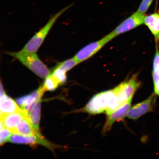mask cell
Segmentation results:
<instances>
[{"label": "cell", "mask_w": 159, "mask_h": 159, "mask_svg": "<svg viewBox=\"0 0 159 159\" xmlns=\"http://www.w3.org/2000/svg\"><path fill=\"white\" fill-rule=\"evenodd\" d=\"M13 134L30 136H35L39 133L36 132L34 129L27 115L17 126Z\"/></svg>", "instance_id": "cell-14"}, {"label": "cell", "mask_w": 159, "mask_h": 159, "mask_svg": "<svg viewBox=\"0 0 159 159\" xmlns=\"http://www.w3.org/2000/svg\"><path fill=\"white\" fill-rule=\"evenodd\" d=\"M156 96L153 93L146 100L134 105L129 111L128 118L136 120L147 113L153 111Z\"/></svg>", "instance_id": "cell-7"}, {"label": "cell", "mask_w": 159, "mask_h": 159, "mask_svg": "<svg viewBox=\"0 0 159 159\" xmlns=\"http://www.w3.org/2000/svg\"><path fill=\"white\" fill-rule=\"evenodd\" d=\"M152 75L154 93L159 97V51L157 48L154 58Z\"/></svg>", "instance_id": "cell-16"}, {"label": "cell", "mask_w": 159, "mask_h": 159, "mask_svg": "<svg viewBox=\"0 0 159 159\" xmlns=\"http://www.w3.org/2000/svg\"><path fill=\"white\" fill-rule=\"evenodd\" d=\"M138 74H135L113 89L122 105L132 99L135 92L140 88L141 83L138 79Z\"/></svg>", "instance_id": "cell-4"}, {"label": "cell", "mask_w": 159, "mask_h": 159, "mask_svg": "<svg viewBox=\"0 0 159 159\" xmlns=\"http://www.w3.org/2000/svg\"><path fill=\"white\" fill-rule=\"evenodd\" d=\"M59 85L58 81L51 74L45 79L42 87L45 91H52L55 90Z\"/></svg>", "instance_id": "cell-17"}, {"label": "cell", "mask_w": 159, "mask_h": 159, "mask_svg": "<svg viewBox=\"0 0 159 159\" xmlns=\"http://www.w3.org/2000/svg\"><path fill=\"white\" fill-rule=\"evenodd\" d=\"M9 142L18 144H39L48 148L51 143L43 138L42 135L26 136L13 134L9 139Z\"/></svg>", "instance_id": "cell-11"}, {"label": "cell", "mask_w": 159, "mask_h": 159, "mask_svg": "<svg viewBox=\"0 0 159 159\" xmlns=\"http://www.w3.org/2000/svg\"><path fill=\"white\" fill-rule=\"evenodd\" d=\"M154 0H142L137 11L142 14L146 12L152 5Z\"/></svg>", "instance_id": "cell-21"}, {"label": "cell", "mask_w": 159, "mask_h": 159, "mask_svg": "<svg viewBox=\"0 0 159 159\" xmlns=\"http://www.w3.org/2000/svg\"><path fill=\"white\" fill-rule=\"evenodd\" d=\"M79 63L75 59V57H73L72 58L59 63L55 67L62 69L66 72H67L76 66Z\"/></svg>", "instance_id": "cell-18"}, {"label": "cell", "mask_w": 159, "mask_h": 159, "mask_svg": "<svg viewBox=\"0 0 159 159\" xmlns=\"http://www.w3.org/2000/svg\"><path fill=\"white\" fill-rule=\"evenodd\" d=\"M145 14L137 11L118 25L114 30L107 35L111 40L144 23Z\"/></svg>", "instance_id": "cell-5"}, {"label": "cell", "mask_w": 159, "mask_h": 159, "mask_svg": "<svg viewBox=\"0 0 159 159\" xmlns=\"http://www.w3.org/2000/svg\"><path fill=\"white\" fill-rule=\"evenodd\" d=\"M72 4L66 6L51 18L44 27L35 34L28 42L20 52L22 53H36L44 41L46 37L58 18L65 11L70 8Z\"/></svg>", "instance_id": "cell-3"}, {"label": "cell", "mask_w": 159, "mask_h": 159, "mask_svg": "<svg viewBox=\"0 0 159 159\" xmlns=\"http://www.w3.org/2000/svg\"><path fill=\"white\" fill-rule=\"evenodd\" d=\"M66 72L63 70L55 67L51 73V75L58 81L60 85H62L67 80Z\"/></svg>", "instance_id": "cell-19"}, {"label": "cell", "mask_w": 159, "mask_h": 159, "mask_svg": "<svg viewBox=\"0 0 159 159\" xmlns=\"http://www.w3.org/2000/svg\"><path fill=\"white\" fill-rule=\"evenodd\" d=\"M113 89L102 91L92 97L83 110L91 115L109 114L122 106Z\"/></svg>", "instance_id": "cell-1"}, {"label": "cell", "mask_w": 159, "mask_h": 159, "mask_svg": "<svg viewBox=\"0 0 159 159\" xmlns=\"http://www.w3.org/2000/svg\"><path fill=\"white\" fill-rule=\"evenodd\" d=\"M13 133L11 130L7 128H3L1 129L0 132V143L1 145L8 142L10 137Z\"/></svg>", "instance_id": "cell-20"}, {"label": "cell", "mask_w": 159, "mask_h": 159, "mask_svg": "<svg viewBox=\"0 0 159 159\" xmlns=\"http://www.w3.org/2000/svg\"><path fill=\"white\" fill-rule=\"evenodd\" d=\"M132 99H130L116 110L107 114L106 123L102 129L103 134H105L110 130L115 122L122 120L126 116L130 110Z\"/></svg>", "instance_id": "cell-8"}, {"label": "cell", "mask_w": 159, "mask_h": 159, "mask_svg": "<svg viewBox=\"0 0 159 159\" xmlns=\"http://www.w3.org/2000/svg\"><path fill=\"white\" fill-rule=\"evenodd\" d=\"M1 115L12 114L22 110L14 100L5 94L2 85H1Z\"/></svg>", "instance_id": "cell-12"}, {"label": "cell", "mask_w": 159, "mask_h": 159, "mask_svg": "<svg viewBox=\"0 0 159 159\" xmlns=\"http://www.w3.org/2000/svg\"><path fill=\"white\" fill-rule=\"evenodd\" d=\"M41 101L37 103L28 112V116L34 129L36 132L39 133V125L41 117Z\"/></svg>", "instance_id": "cell-15"}, {"label": "cell", "mask_w": 159, "mask_h": 159, "mask_svg": "<svg viewBox=\"0 0 159 159\" xmlns=\"http://www.w3.org/2000/svg\"><path fill=\"white\" fill-rule=\"evenodd\" d=\"M144 24L153 35L156 43H159V10L151 14L145 16Z\"/></svg>", "instance_id": "cell-13"}, {"label": "cell", "mask_w": 159, "mask_h": 159, "mask_svg": "<svg viewBox=\"0 0 159 159\" xmlns=\"http://www.w3.org/2000/svg\"><path fill=\"white\" fill-rule=\"evenodd\" d=\"M107 35L98 41L85 46L77 52L74 57L80 63L92 57L111 41Z\"/></svg>", "instance_id": "cell-6"}, {"label": "cell", "mask_w": 159, "mask_h": 159, "mask_svg": "<svg viewBox=\"0 0 159 159\" xmlns=\"http://www.w3.org/2000/svg\"><path fill=\"white\" fill-rule=\"evenodd\" d=\"M44 92L41 86L30 94L17 98L16 102L22 109L28 112L37 103L41 101L42 97Z\"/></svg>", "instance_id": "cell-10"}, {"label": "cell", "mask_w": 159, "mask_h": 159, "mask_svg": "<svg viewBox=\"0 0 159 159\" xmlns=\"http://www.w3.org/2000/svg\"><path fill=\"white\" fill-rule=\"evenodd\" d=\"M7 54L14 57L37 76L45 79L51 74V71L38 56L36 53L7 52Z\"/></svg>", "instance_id": "cell-2"}, {"label": "cell", "mask_w": 159, "mask_h": 159, "mask_svg": "<svg viewBox=\"0 0 159 159\" xmlns=\"http://www.w3.org/2000/svg\"><path fill=\"white\" fill-rule=\"evenodd\" d=\"M28 112L22 109L12 114L1 115V129L7 128L11 131L13 133L18 126L27 116Z\"/></svg>", "instance_id": "cell-9"}]
</instances>
